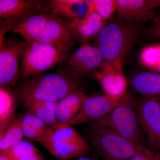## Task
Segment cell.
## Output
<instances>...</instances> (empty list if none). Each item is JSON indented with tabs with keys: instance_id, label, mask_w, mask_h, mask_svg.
<instances>
[{
	"instance_id": "cell-1",
	"label": "cell",
	"mask_w": 160,
	"mask_h": 160,
	"mask_svg": "<svg viewBox=\"0 0 160 160\" xmlns=\"http://www.w3.org/2000/svg\"><path fill=\"white\" fill-rule=\"evenodd\" d=\"M72 21L49 12L33 15L14 24L11 30L26 42H41L74 46L75 38Z\"/></svg>"
},
{
	"instance_id": "cell-2",
	"label": "cell",
	"mask_w": 160,
	"mask_h": 160,
	"mask_svg": "<svg viewBox=\"0 0 160 160\" xmlns=\"http://www.w3.org/2000/svg\"><path fill=\"white\" fill-rule=\"evenodd\" d=\"M138 38V30L127 22L115 21L106 24L96 38V46L102 58V65L122 69Z\"/></svg>"
},
{
	"instance_id": "cell-3",
	"label": "cell",
	"mask_w": 160,
	"mask_h": 160,
	"mask_svg": "<svg viewBox=\"0 0 160 160\" xmlns=\"http://www.w3.org/2000/svg\"><path fill=\"white\" fill-rule=\"evenodd\" d=\"M78 80L60 71L42 73L23 82L18 88V96L23 103L34 100L58 102L80 90Z\"/></svg>"
},
{
	"instance_id": "cell-4",
	"label": "cell",
	"mask_w": 160,
	"mask_h": 160,
	"mask_svg": "<svg viewBox=\"0 0 160 160\" xmlns=\"http://www.w3.org/2000/svg\"><path fill=\"white\" fill-rule=\"evenodd\" d=\"M73 46L33 42L26 43L20 62V76L26 79L42 74L71 53Z\"/></svg>"
},
{
	"instance_id": "cell-5",
	"label": "cell",
	"mask_w": 160,
	"mask_h": 160,
	"mask_svg": "<svg viewBox=\"0 0 160 160\" xmlns=\"http://www.w3.org/2000/svg\"><path fill=\"white\" fill-rule=\"evenodd\" d=\"M38 143L61 160L83 157L91 151L85 139L68 123L58 122L50 126Z\"/></svg>"
},
{
	"instance_id": "cell-6",
	"label": "cell",
	"mask_w": 160,
	"mask_h": 160,
	"mask_svg": "<svg viewBox=\"0 0 160 160\" xmlns=\"http://www.w3.org/2000/svg\"><path fill=\"white\" fill-rule=\"evenodd\" d=\"M87 133L89 146L103 160H128L148 149L105 127L91 125Z\"/></svg>"
},
{
	"instance_id": "cell-7",
	"label": "cell",
	"mask_w": 160,
	"mask_h": 160,
	"mask_svg": "<svg viewBox=\"0 0 160 160\" xmlns=\"http://www.w3.org/2000/svg\"><path fill=\"white\" fill-rule=\"evenodd\" d=\"M90 124L111 129L126 139L146 146L135 102L127 93L109 113Z\"/></svg>"
},
{
	"instance_id": "cell-8",
	"label": "cell",
	"mask_w": 160,
	"mask_h": 160,
	"mask_svg": "<svg viewBox=\"0 0 160 160\" xmlns=\"http://www.w3.org/2000/svg\"><path fill=\"white\" fill-rule=\"evenodd\" d=\"M146 147L153 153L160 151V100L145 97L135 102Z\"/></svg>"
},
{
	"instance_id": "cell-9",
	"label": "cell",
	"mask_w": 160,
	"mask_h": 160,
	"mask_svg": "<svg viewBox=\"0 0 160 160\" xmlns=\"http://www.w3.org/2000/svg\"><path fill=\"white\" fill-rule=\"evenodd\" d=\"M62 63V70L59 71L78 80L97 71L102 65L103 59L97 46L87 43L82 44Z\"/></svg>"
},
{
	"instance_id": "cell-10",
	"label": "cell",
	"mask_w": 160,
	"mask_h": 160,
	"mask_svg": "<svg viewBox=\"0 0 160 160\" xmlns=\"http://www.w3.org/2000/svg\"><path fill=\"white\" fill-rule=\"evenodd\" d=\"M26 42L4 38L0 49V85L5 87L15 84L20 76V62Z\"/></svg>"
},
{
	"instance_id": "cell-11",
	"label": "cell",
	"mask_w": 160,
	"mask_h": 160,
	"mask_svg": "<svg viewBox=\"0 0 160 160\" xmlns=\"http://www.w3.org/2000/svg\"><path fill=\"white\" fill-rule=\"evenodd\" d=\"M120 100L113 99L105 94L87 97L77 114L68 124L73 126L93 122L109 113Z\"/></svg>"
},
{
	"instance_id": "cell-12",
	"label": "cell",
	"mask_w": 160,
	"mask_h": 160,
	"mask_svg": "<svg viewBox=\"0 0 160 160\" xmlns=\"http://www.w3.org/2000/svg\"><path fill=\"white\" fill-rule=\"evenodd\" d=\"M117 12L126 22H144L153 18L160 0H116Z\"/></svg>"
},
{
	"instance_id": "cell-13",
	"label": "cell",
	"mask_w": 160,
	"mask_h": 160,
	"mask_svg": "<svg viewBox=\"0 0 160 160\" xmlns=\"http://www.w3.org/2000/svg\"><path fill=\"white\" fill-rule=\"evenodd\" d=\"M95 73L105 94L113 99L119 100L127 94L128 80L122 69L102 65V69Z\"/></svg>"
},
{
	"instance_id": "cell-14",
	"label": "cell",
	"mask_w": 160,
	"mask_h": 160,
	"mask_svg": "<svg viewBox=\"0 0 160 160\" xmlns=\"http://www.w3.org/2000/svg\"><path fill=\"white\" fill-rule=\"evenodd\" d=\"M41 6L35 1L1 0L0 18L6 20L5 24L12 27L15 23L38 13Z\"/></svg>"
},
{
	"instance_id": "cell-15",
	"label": "cell",
	"mask_w": 160,
	"mask_h": 160,
	"mask_svg": "<svg viewBox=\"0 0 160 160\" xmlns=\"http://www.w3.org/2000/svg\"><path fill=\"white\" fill-rule=\"evenodd\" d=\"M107 24L98 13L90 9L85 16L71 22L76 41L82 44L96 38Z\"/></svg>"
},
{
	"instance_id": "cell-16",
	"label": "cell",
	"mask_w": 160,
	"mask_h": 160,
	"mask_svg": "<svg viewBox=\"0 0 160 160\" xmlns=\"http://www.w3.org/2000/svg\"><path fill=\"white\" fill-rule=\"evenodd\" d=\"M47 8L48 12L70 21L85 16L88 9L85 1L80 0H50Z\"/></svg>"
},
{
	"instance_id": "cell-17",
	"label": "cell",
	"mask_w": 160,
	"mask_h": 160,
	"mask_svg": "<svg viewBox=\"0 0 160 160\" xmlns=\"http://www.w3.org/2000/svg\"><path fill=\"white\" fill-rule=\"evenodd\" d=\"M87 97L83 92L79 90L58 102L55 115L58 122L69 123L77 114Z\"/></svg>"
},
{
	"instance_id": "cell-18",
	"label": "cell",
	"mask_w": 160,
	"mask_h": 160,
	"mask_svg": "<svg viewBox=\"0 0 160 160\" xmlns=\"http://www.w3.org/2000/svg\"><path fill=\"white\" fill-rule=\"evenodd\" d=\"M131 85L133 90L146 97L160 95V73L155 72H140L132 78Z\"/></svg>"
},
{
	"instance_id": "cell-19",
	"label": "cell",
	"mask_w": 160,
	"mask_h": 160,
	"mask_svg": "<svg viewBox=\"0 0 160 160\" xmlns=\"http://www.w3.org/2000/svg\"><path fill=\"white\" fill-rule=\"evenodd\" d=\"M51 125L28 112L23 115L22 127L24 136L29 141L38 143Z\"/></svg>"
},
{
	"instance_id": "cell-20",
	"label": "cell",
	"mask_w": 160,
	"mask_h": 160,
	"mask_svg": "<svg viewBox=\"0 0 160 160\" xmlns=\"http://www.w3.org/2000/svg\"><path fill=\"white\" fill-rule=\"evenodd\" d=\"M58 102L34 100L23 102L28 112L52 126L58 122L55 110Z\"/></svg>"
},
{
	"instance_id": "cell-21",
	"label": "cell",
	"mask_w": 160,
	"mask_h": 160,
	"mask_svg": "<svg viewBox=\"0 0 160 160\" xmlns=\"http://www.w3.org/2000/svg\"><path fill=\"white\" fill-rule=\"evenodd\" d=\"M23 115L19 114L0 136V151H5L14 147L22 141L24 134L22 127Z\"/></svg>"
},
{
	"instance_id": "cell-22",
	"label": "cell",
	"mask_w": 160,
	"mask_h": 160,
	"mask_svg": "<svg viewBox=\"0 0 160 160\" xmlns=\"http://www.w3.org/2000/svg\"><path fill=\"white\" fill-rule=\"evenodd\" d=\"M15 102L12 95L4 87L0 89V136L14 120Z\"/></svg>"
},
{
	"instance_id": "cell-23",
	"label": "cell",
	"mask_w": 160,
	"mask_h": 160,
	"mask_svg": "<svg viewBox=\"0 0 160 160\" xmlns=\"http://www.w3.org/2000/svg\"><path fill=\"white\" fill-rule=\"evenodd\" d=\"M0 152L6 154L12 160H21L39 152L30 142L22 140L11 149Z\"/></svg>"
},
{
	"instance_id": "cell-24",
	"label": "cell",
	"mask_w": 160,
	"mask_h": 160,
	"mask_svg": "<svg viewBox=\"0 0 160 160\" xmlns=\"http://www.w3.org/2000/svg\"><path fill=\"white\" fill-rule=\"evenodd\" d=\"M88 9H92L107 21L117 11L116 0L85 1Z\"/></svg>"
},
{
	"instance_id": "cell-25",
	"label": "cell",
	"mask_w": 160,
	"mask_h": 160,
	"mask_svg": "<svg viewBox=\"0 0 160 160\" xmlns=\"http://www.w3.org/2000/svg\"><path fill=\"white\" fill-rule=\"evenodd\" d=\"M141 59L144 65L152 69L160 66V46L144 49L141 55Z\"/></svg>"
},
{
	"instance_id": "cell-26",
	"label": "cell",
	"mask_w": 160,
	"mask_h": 160,
	"mask_svg": "<svg viewBox=\"0 0 160 160\" xmlns=\"http://www.w3.org/2000/svg\"><path fill=\"white\" fill-rule=\"evenodd\" d=\"M153 19L154 22L149 29V35L152 38L160 40V17L155 15Z\"/></svg>"
},
{
	"instance_id": "cell-27",
	"label": "cell",
	"mask_w": 160,
	"mask_h": 160,
	"mask_svg": "<svg viewBox=\"0 0 160 160\" xmlns=\"http://www.w3.org/2000/svg\"><path fill=\"white\" fill-rule=\"evenodd\" d=\"M154 153L147 149L138 153L128 160H152Z\"/></svg>"
},
{
	"instance_id": "cell-28",
	"label": "cell",
	"mask_w": 160,
	"mask_h": 160,
	"mask_svg": "<svg viewBox=\"0 0 160 160\" xmlns=\"http://www.w3.org/2000/svg\"><path fill=\"white\" fill-rule=\"evenodd\" d=\"M21 160H44L42 155L39 152L36 154L30 156L28 157L25 158Z\"/></svg>"
},
{
	"instance_id": "cell-29",
	"label": "cell",
	"mask_w": 160,
	"mask_h": 160,
	"mask_svg": "<svg viewBox=\"0 0 160 160\" xmlns=\"http://www.w3.org/2000/svg\"><path fill=\"white\" fill-rule=\"evenodd\" d=\"M0 160H12L11 159L7 156L6 154L2 153V152H0Z\"/></svg>"
},
{
	"instance_id": "cell-30",
	"label": "cell",
	"mask_w": 160,
	"mask_h": 160,
	"mask_svg": "<svg viewBox=\"0 0 160 160\" xmlns=\"http://www.w3.org/2000/svg\"><path fill=\"white\" fill-rule=\"evenodd\" d=\"M152 160H160V151L154 153Z\"/></svg>"
},
{
	"instance_id": "cell-31",
	"label": "cell",
	"mask_w": 160,
	"mask_h": 160,
	"mask_svg": "<svg viewBox=\"0 0 160 160\" xmlns=\"http://www.w3.org/2000/svg\"><path fill=\"white\" fill-rule=\"evenodd\" d=\"M77 160H93L92 159L90 158L85 157H83L78 158Z\"/></svg>"
},
{
	"instance_id": "cell-32",
	"label": "cell",
	"mask_w": 160,
	"mask_h": 160,
	"mask_svg": "<svg viewBox=\"0 0 160 160\" xmlns=\"http://www.w3.org/2000/svg\"><path fill=\"white\" fill-rule=\"evenodd\" d=\"M159 100H160V99H159Z\"/></svg>"
}]
</instances>
